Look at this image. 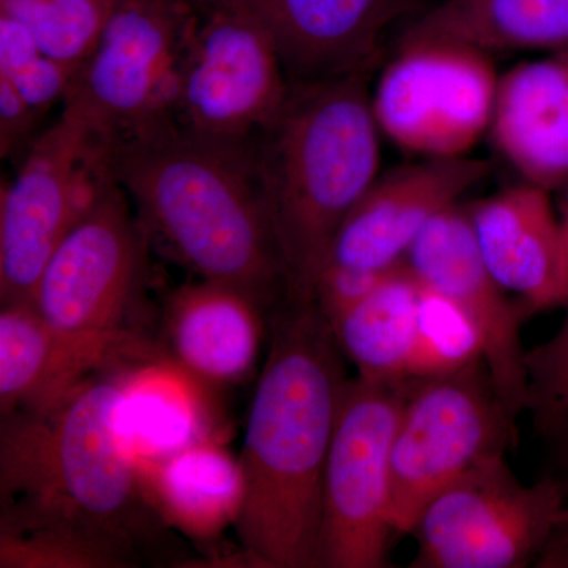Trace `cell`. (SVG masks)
<instances>
[{
    "mask_svg": "<svg viewBox=\"0 0 568 568\" xmlns=\"http://www.w3.org/2000/svg\"><path fill=\"white\" fill-rule=\"evenodd\" d=\"M315 302H286L246 422L235 525L253 567L320 568L325 463L349 377Z\"/></svg>",
    "mask_w": 568,
    "mask_h": 568,
    "instance_id": "6da1fadb",
    "label": "cell"
},
{
    "mask_svg": "<svg viewBox=\"0 0 568 568\" xmlns=\"http://www.w3.org/2000/svg\"><path fill=\"white\" fill-rule=\"evenodd\" d=\"M111 173L149 244L197 278L274 301L284 287L252 141L227 144L164 123L110 142Z\"/></svg>",
    "mask_w": 568,
    "mask_h": 568,
    "instance_id": "7a4b0ae2",
    "label": "cell"
},
{
    "mask_svg": "<svg viewBox=\"0 0 568 568\" xmlns=\"http://www.w3.org/2000/svg\"><path fill=\"white\" fill-rule=\"evenodd\" d=\"M369 74L291 84L252 140L286 302L310 304L339 226L381 166Z\"/></svg>",
    "mask_w": 568,
    "mask_h": 568,
    "instance_id": "3957f363",
    "label": "cell"
},
{
    "mask_svg": "<svg viewBox=\"0 0 568 568\" xmlns=\"http://www.w3.org/2000/svg\"><path fill=\"white\" fill-rule=\"evenodd\" d=\"M122 372L93 377L48 409L2 416L0 499L102 530L140 552L164 526L115 432Z\"/></svg>",
    "mask_w": 568,
    "mask_h": 568,
    "instance_id": "277c9868",
    "label": "cell"
},
{
    "mask_svg": "<svg viewBox=\"0 0 568 568\" xmlns=\"http://www.w3.org/2000/svg\"><path fill=\"white\" fill-rule=\"evenodd\" d=\"M110 141L63 104L0 194V302L33 305L41 275L108 185Z\"/></svg>",
    "mask_w": 568,
    "mask_h": 568,
    "instance_id": "5b68a950",
    "label": "cell"
},
{
    "mask_svg": "<svg viewBox=\"0 0 568 568\" xmlns=\"http://www.w3.org/2000/svg\"><path fill=\"white\" fill-rule=\"evenodd\" d=\"M517 420L496 394L484 358L413 381L392 448V523L410 534L443 489L489 459L506 457Z\"/></svg>",
    "mask_w": 568,
    "mask_h": 568,
    "instance_id": "8992f818",
    "label": "cell"
},
{
    "mask_svg": "<svg viewBox=\"0 0 568 568\" xmlns=\"http://www.w3.org/2000/svg\"><path fill=\"white\" fill-rule=\"evenodd\" d=\"M196 18L189 0H118L62 104L110 142L173 123Z\"/></svg>",
    "mask_w": 568,
    "mask_h": 568,
    "instance_id": "52a82bcc",
    "label": "cell"
},
{
    "mask_svg": "<svg viewBox=\"0 0 568 568\" xmlns=\"http://www.w3.org/2000/svg\"><path fill=\"white\" fill-rule=\"evenodd\" d=\"M413 381H347L325 463L320 568L388 567L392 448Z\"/></svg>",
    "mask_w": 568,
    "mask_h": 568,
    "instance_id": "ba28073f",
    "label": "cell"
},
{
    "mask_svg": "<svg viewBox=\"0 0 568 568\" xmlns=\"http://www.w3.org/2000/svg\"><path fill=\"white\" fill-rule=\"evenodd\" d=\"M568 518L566 493L544 476L525 485L506 457L489 459L439 493L414 525V568L537 567Z\"/></svg>",
    "mask_w": 568,
    "mask_h": 568,
    "instance_id": "9c48e42d",
    "label": "cell"
},
{
    "mask_svg": "<svg viewBox=\"0 0 568 568\" xmlns=\"http://www.w3.org/2000/svg\"><path fill=\"white\" fill-rule=\"evenodd\" d=\"M290 88L274 37L250 0L197 10L173 123L204 140L246 144L282 110Z\"/></svg>",
    "mask_w": 568,
    "mask_h": 568,
    "instance_id": "30bf717a",
    "label": "cell"
},
{
    "mask_svg": "<svg viewBox=\"0 0 568 568\" xmlns=\"http://www.w3.org/2000/svg\"><path fill=\"white\" fill-rule=\"evenodd\" d=\"M491 54L447 40L396 44L372 108L381 133L425 159H458L489 132L499 84Z\"/></svg>",
    "mask_w": 568,
    "mask_h": 568,
    "instance_id": "8fae6325",
    "label": "cell"
},
{
    "mask_svg": "<svg viewBox=\"0 0 568 568\" xmlns=\"http://www.w3.org/2000/svg\"><path fill=\"white\" fill-rule=\"evenodd\" d=\"M148 244L129 197L111 182L52 254L33 308L65 328H133L126 320L140 301Z\"/></svg>",
    "mask_w": 568,
    "mask_h": 568,
    "instance_id": "7c38bea8",
    "label": "cell"
},
{
    "mask_svg": "<svg viewBox=\"0 0 568 568\" xmlns=\"http://www.w3.org/2000/svg\"><path fill=\"white\" fill-rule=\"evenodd\" d=\"M405 263L418 282L446 295L476 327L496 394L517 420L528 406V351L519 327L530 313L521 302L514 304L488 271L467 205H452L435 216L410 246Z\"/></svg>",
    "mask_w": 568,
    "mask_h": 568,
    "instance_id": "4fadbf2b",
    "label": "cell"
},
{
    "mask_svg": "<svg viewBox=\"0 0 568 568\" xmlns=\"http://www.w3.org/2000/svg\"><path fill=\"white\" fill-rule=\"evenodd\" d=\"M134 328L77 331L50 323L32 305L0 312V410H43L93 377L166 357Z\"/></svg>",
    "mask_w": 568,
    "mask_h": 568,
    "instance_id": "5bb4252c",
    "label": "cell"
},
{
    "mask_svg": "<svg viewBox=\"0 0 568 568\" xmlns=\"http://www.w3.org/2000/svg\"><path fill=\"white\" fill-rule=\"evenodd\" d=\"M484 160L425 159L379 174L339 226L327 264L388 271L440 212L487 178ZM325 264V265H327Z\"/></svg>",
    "mask_w": 568,
    "mask_h": 568,
    "instance_id": "9a60e30c",
    "label": "cell"
},
{
    "mask_svg": "<svg viewBox=\"0 0 568 568\" xmlns=\"http://www.w3.org/2000/svg\"><path fill=\"white\" fill-rule=\"evenodd\" d=\"M414 0H250L291 84L372 74L387 29Z\"/></svg>",
    "mask_w": 568,
    "mask_h": 568,
    "instance_id": "2e32d148",
    "label": "cell"
},
{
    "mask_svg": "<svg viewBox=\"0 0 568 568\" xmlns=\"http://www.w3.org/2000/svg\"><path fill=\"white\" fill-rule=\"evenodd\" d=\"M549 194L523 182L467 205L488 271L529 313L568 302L560 220Z\"/></svg>",
    "mask_w": 568,
    "mask_h": 568,
    "instance_id": "e0dca14e",
    "label": "cell"
},
{
    "mask_svg": "<svg viewBox=\"0 0 568 568\" xmlns=\"http://www.w3.org/2000/svg\"><path fill=\"white\" fill-rule=\"evenodd\" d=\"M267 304L252 291L230 283L200 278L183 284L164 310V347L207 386H234L256 368Z\"/></svg>",
    "mask_w": 568,
    "mask_h": 568,
    "instance_id": "ac0fdd59",
    "label": "cell"
},
{
    "mask_svg": "<svg viewBox=\"0 0 568 568\" xmlns=\"http://www.w3.org/2000/svg\"><path fill=\"white\" fill-rule=\"evenodd\" d=\"M488 133L523 181L549 193L568 185V51L500 74Z\"/></svg>",
    "mask_w": 568,
    "mask_h": 568,
    "instance_id": "d6986e66",
    "label": "cell"
},
{
    "mask_svg": "<svg viewBox=\"0 0 568 568\" xmlns=\"http://www.w3.org/2000/svg\"><path fill=\"white\" fill-rule=\"evenodd\" d=\"M114 425L134 466L171 457L207 439H224L212 387L166 357L123 369Z\"/></svg>",
    "mask_w": 568,
    "mask_h": 568,
    "instance_id": "ffe728a7",
    "label": "cell"
},
{
    "mask_svg": "<svg viewBox=\"0 0 568 568\" xmlns=\"http://www.w3.org/2000/svg\"><path fill=\"white\" fill-rule=\"evenodd\" d=\"M136 473L153 515L190 540H219L241 518L244 473L224 439L201 440L171 457L140 463Z\"/></svg>",
    "mask_w": 568,
    "mask_h": 568,
    "instance_id": "44dd1931",
    "label": "cell"
},
{
    "mask_svg": "<svg viewBox=\"0 0 568 568\" xmlns=\"http://www.w3.org/2000/svg\"><path fill=\"white\" fill-rule=\"evenodd\" d=\"M447 40L488 52L568 51V0H443L396 44Z\"/></svg>",
    "mask_w": 568,
    "mask_h": 568,
    "instance_id": "7402d4cb",
    "label": "cell"
},
{
    "mask_svg": "<svg viewBox=\"0 0 568 568\" xmlns=\"http://www.w3.org/2000/svg\"><path fill=\"white\" fill-rule=\"evenodd\" d=\"M422 284L406 263L332 325L336 343L358 377L405 383L416 349Z\"/></svg>",
    "mask_w": 568,
    "mask_h": 568,
    "instance_id": "603a6c76",
    "label": "cell"
},
{
    "mask_svg": "<svg viewBox=\"0 0 568 568\" xmlns=\"http://www.w3.org/2000/svg\"><path fill=\"white\" fill-rule=\"evenodd\" d=\"M138 562L140 552L102 530L20 508L0 511V568H126Z\"/></svg>",
    "mask_w": 568,
    "mask_h": 568,
    "instance_id": "cb8c5ba5",
    "label": "cell"
},
{
    "mask_svg": "<svg viewBox=\"0 0 568 568\" xmlns=\"http://www.w3.org/2000/svg\"><path fill=\"white\" fill-rule=\"evenodd\" d=\"M118 0H0V11L21 21L44 54L77 71L89 58Z\"/></svg>",
    "mask_w": 568,
    "mask_h": 568,
    "instance_id": "d4e9b609",
    "label": "cell"
},
{
    "mask_svg": "<svg viewBox=\"0 0 568 568\" xmlns=\"http://www.w3.org/2000/svg\"><path fill=\"white\" fill-rule=\"evenodd\" d=\"M420 284L417 342L407 381L448 375L484 358L480 336L465 313L446 295Z\"/></svg>",
    "mask_w": 568,
    "mask_h": 568,
    "instance_id": "484cf974",
    "label": "cell"
},
{
    "mask_svg": "<svg viewBox=\"0 0 568 568\" xmlns=\"http://www.w3.org/2000/svg\"><path fill=\"white\" fill-rule=\"evenodd\" d=\"M556 334L526 353L528 406L538 435L568 420V302Z\"/></svg>",
    "mask_w": 568,
    "mask_h": 568,
    "instance_id": "4316f807",
    "label": "cell"
},
{
    "mask_svg": "<svg viewBox=\"0 0 568 568\" xmlns=\"http://www.w3.org/2000/svg\"><path fill=\"white\" fill-rule=\"evenodd\" d=\"M395 267L388 271H372L327 264L317 278L313 302L325 320L334 324L338 317L376 291Z\"/></svg>",
    "mask_w": 568,
    "mask_h": 568,
    "instance_id": "83f0119b",
    "label": "cell"
},
{
    "mask_svg": "<svg viewBox=\"0 0 568 568\" xmlns=\"http://www.w3.org/2000/svg\"><path fill=\"white\" fill-rule=\"evenodd\" d=\"M39 112L33 110L22 99L9 80L0 77V151L3 159H13L31 148L40 119Z\"/></svg>",
    "mask_w": 568,
    "mask_h": 568,
    "instance_id": "f1b7e54d",
    "label": "cell"
},
{
    "mask_svg": "<svg viewBox=\"0 0 568 568\" xmlns=\"http://www.w3.org/2000/svg\"><path fill=\"white\" fill-rule=\"evenodd\" d=\"M548 443L549 448V476L555 478L560 488L566 493L568 506V420L564 422L541 436Z\"/></svg>",
    "mask_w": 568,
    "mask_h": 568,
    "instance_id": "f546056e",
    "label": "cell"
},
{
    "mask_svg": "<svg viewBox=\"0 0 568 568\" xmlns=\"http://www.w3.org/2000/svg\"><path fill=\"white\" fill-rule=\"evenodd\" d=\"M560 233H562V267L564 283L568 291V194L566 205H564L562 216H560Z\"/></svg>",
    "mask_w": 568,
    "mask_h": 568,
    "instance_id": "4dcf8cb0",
    "label": "cell"
},
{
    "mask_svg": "<svg viewBox=\"0 0 568 568\" xmlns=\"http://www.w3.org/2000/svg\"><path fill=\"white\" fill-rule=\"evenodd\" d=\"M190 2L200 11H211L239 6V3H244L245 0H190Z\"/></svg>",
    "mask_w": 568,
    "mask_h": 568,
    "instance_id": "1f68e13d",
    "label": "cell"
},
{
    "mask_svg": "<svg viewBox=\"0 0 568 568\" xmlns=\"http://www.w3.org/2000/svg\"><path fill=\"white\" fill-rule=\"evenodd\" d=\"M189 2H190V0H189Z\"/></svg>",
    "mask_w": 568,
    "mask_h": 568,
    "instance_id": "d6a6232c",
    "label": "cell"
}]
</instances>
